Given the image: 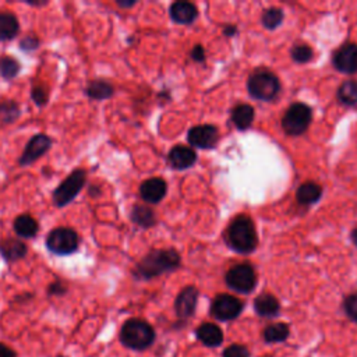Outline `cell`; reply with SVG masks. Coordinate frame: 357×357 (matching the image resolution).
<instances>
[{"mask_svg": "<svg viewBox=\"0 0 357 357\" xmlns=\"http://www.w3.org/2000/svg\"><path fill=\"white\" fill-rule=\"evenodd\" d=\"M179 263L180 257L176 250H153L136 265L133 275L137 279H153L161 274L173 271Z\"/></svg>", "mask_w": 357, "mask_h": 357, "instance_id": "obj_1", "label": "cell"}, {"mask_svg": "<svg viewBox=\"0 0 357 357\" xmlns=\"http://www.w3.org/2000/svg\"><path fill=\"white\" fill-rule=\"evenodd\" d=\"M227 245L237 253H252L259 243L254 223L247 216L236 218L226 233Z\"/></svg>", "mask_w": 357, "mask_h": 357, "instance_id": "obj_2", "label": "cell"}, {"mask_svg": "<svg viewBox=\"0 0 357 357\" xmlns=\"http://www.w3.org/2000/svg\"><path fill=\"white\" fill-rule=\"evenodd\" d=\"M155 340V331L147 321L141 318L128 320L121 329V342L132 350H146Z\"/></svg>", "mask_w": 357, "mask_h": 357, "instance_id": "obj_3", "label": "cell"}, {"mask_svg": "<svg viewBox=\"0 0 357 357\" xmlns=\"http://www.w3.org/2000/svg\"><path fill=\"white\" fill-rule=\"evenodd\" d=\"M80 245H81L80 234L74 229L66 227V226L52 229L48 233L45 241V246L48 252L59 257H67L74 254L76 252H78Z\"/></svg>", "mask_w": 357, "mask_h": 357, "instance_id": "obj_4", "label": "cell"}, {"mask_svg": "<svg viewBox=\"0 0 357 357\" xmlns=\"http://www.w3.org/2000/svg\"><path fill=\"white\" fill-rule=\"evenodd\" d=\"M87 184V171L77 168L74 169L52 193V201L55 207L64 208L70 205L81 190Z\"/></svg>", "mask_w": 357, "mask_h": 357, "instance_id": "obj_5", "label": "cell"}, {"mask_svg": "<svg viewBox=\"0 0 357 357\" xmlns=\"http://www.w3.org/2000/svg\"><path fill=\"white\" fill-rule=\"evenodd\" d=\"M249 92L260 101L274 99L281 88L279 80L270 71H257L249 80Z\"/></svg>", "mask_w": 357, "mask_h": 357, "instance_id": "obj_6", "label": "cell"}, {"mask_svg": "<svg viewBox=\"0 0 357 357\" xmlns=\"http://www.w3.org/2000/svg\"><path fill=\"white\" fill-rule=\"evenodd\" d=\"M310 122L311 109L304 103H295L286 110L282 119V128L290 136H300L307 130Z\"/></svg>", "mask_w": 357, "mask_h": 357, "instance_id": "obj_7", "label": "cell"}, {"mask_svg": "<svg viewBox=\"0 0 357 357\" xmlns=\"http://www.w3.org/2000/svg\"><path fill=\"white\" fill-rule=\"evenodd\" d=\"M226 284L236 292L250 293L257 285L256 271L249 264L236 265L226 274Z\"/></svg>", "mask_w": 357, "mask_h": 357, "instance_id": "obj_8", "label": "cell"}, {"mask_svg": "<svg viewBox=\"0 0 357 357\" xmlns=\"http://www.w3.org/2000/svg\"><path fill=\"white\" fill-rule=\"evenodd\" d=\"M53 146V140L45 134V133H38L34 137L30 139L27 143L21 157L19 158V166L20 168H28L37 161H40L42 157H45Z\"/></svg>", "mask_w": 357, "mask_h": 357, "instance_id": "obj_9", "label": "cell"}, {"mask_svg": "<svg viewBox=\"0 0 357 357\" xmlns=\"http://www.w3.org/2000/svg\"><path fill=\"white\" fill-rule=\"evenodd\" d=\"M212 315L219 321H232L243 311V303L230 295H219L212 303Z\"/></svg>", "mask_w": 357, "mask_h": 357, "instance_id": "obj_10", "label": "cell"}, {"mask_svg": "<svg viewBox=\"0 0 357 357\" xmlns=\"http://www.w3.org/2000/svg\"><path fill=\"white\" fill-rule=\"evenodd\" d=\"M28 246L19 237H6L0 241V256L6 263H17L27 257Z\"/></svg>", "mask_w": 357, "mask_h": 357, "instance_id": "obj_11", "label": "cell"}, {"mask_svg": "<svg viewBox=\"0 0 357 357\" xmlns=\"http://www.w3.org/2000/svg\"><path fill=\"white\" fill-rule=\"evenodd\" d=\"M335 67L342 73H356L357 71V45L346 44L333 56Z\"/></svg>", "mask_w": 357, "mask_h": 357, "instance_id": "obj_12", "label": "cell"}, {"mask_svg": "<svg viewBox=\"0 0 357 357\" xmlns=\"http://www.w3.org/2000/svg\"><path fill=\"white\" fill-rule=\"evenodd\" d=\"M166 190H168V186H166L165 180H162L159 177H151L141 183L140 195H141L143 201H146L148 204H158L159 201H162L165 198Z\"/></svg>", "mask_w": 357, "mask_h": 357, "instance_id": "obj_13", "label": "cell"}, {"mask_svg": "<svg viewBox=\"0 0 357 357\" xmlns=\"http://www.w3.org/2000/svg\"><path fill=\"white\" fill-rule=\"evenodd\" d=\"M218 140V132L214 126H197L189 132V143L197 148H212Z\"/></svg>", "mask_w": 357, "mask_h": 357, "instance_id": "obj_14", "label": "cell"}, {"mask_svg": "<svg viewBox=\"0 0 357 357\" xmlns=\"http://www.w3.org/2000/svg\"><path fill=\"white\" fill-rule=\"evenodd\" d=\"M197 300H198V292L195 288L189 286V288L183 289L175 303L176 314L179 315V318H182V320L190 318L194 314Z\"/></svg>", "mask_w": 357, "mask_h": 357, "instance_id": "obj_15", "label": "cell"}, {"mask_svg": "<svg viewBox=\"0 0 357 357\" xmlns=\"http://www.w3.org/2000/svg\"><path fill=\"white\" fill-rule=\"evenodd\" d=\"M84 94L87 95V98L92 101H106L113 96L114 88L107 80L94 78L87 82L84 88Z\"/></svg>", "mask_w": 357, "mask_h": 357, "instance_id": "obj_16", "label": "cell"}, {"mask_svg": "<svg viewBox=\"0 0 357 357\" xmlns=\"http://www.w3.org/2000/svg\"><path fill=\"white\" fill-rule=\"evenodd\" d=\"M13 229L19 239H34L40 232V223L34 216L23 214L15 219Z\"/></svg>", "mask_w": 357, "mask_h": 357, "instance_id": "obj_17", "label": "cell"}, {"mask_svg": "<svg viewBox=\"0 0 357 357\" xmlns=\"http://www.w3.org/2000/svg\"><path fill=\"white\" fill-rule=\"evenodd\" d=\"M168 159H169V164L172 168L182 171V169L190 168L195 162L197 155H195L194 150H191L190 147L177 146L171 150Z\"/></svg>", "mask_w": 357, "mask_h": 357, "instance_id": "obj_18", "label": "cell"}, {"mask_svg": "<svg viewBox=\"0 0 357 357\" xmlns=\"http://www.w3.org/2000/svg\"><path fill=\"white\" fill-rule=\"evenodd\" d=\"M19 34V19L12 12H0V42L13 41Z\"/></svg>", "mask_w": 357, "mask_h": 357, "instance_id": "obj_19", "label": "cell"}, {"mask_svg": "<svg viewBox=\"0 0 357 357\" xmlns=\"http://www.w3.org/2000/svg\"><path fill=\"white\" fill-rule=\"evenodd\" d=\"M197 338L208 347H216L223 342V332L222 329L212 322L201 324L195 331Z\"/></svg>", "mask_w": 357, "mask_h": 357, "instance_id": "obj_20", "label": "cell"}, {"mask_svg": "<svg viewBox=\"0 0 357 357\" xmlns=\"http://www.w3.org/2000/svg\"><path fill=\"white\" fill-rule=\"evenodd\" d=\"M21 116L20 105L13 99L0 101V129L15 125Z\"/></svg>", "mask_w": 357, "mask_h": 357, "instance_id": "obj_21", "label": "cell"}, {"mask_svg": "<svg viewBox=\"0 0 357 357\" xmlns=\"http://www.w3.org/2000/svg\"><path fill=\"white\" fill-rule=\"evenodd\" d=\"M171 17L177 24H190L197 17V9L189 2H176L171 6Z\"/></svg>", "mask_w": 357, "mask_h": 357, "instance_id": "obj_22", "label": "cell"}, {"mask_svg": "<svg viewBox=\"0 0 357 357\" xmlns=\"http://www.w3.org/2000/svg\"><path fill=\"white\" fill-rule=\"evenodd\" d=\"M232 121L237 129H249L254 121V109L250 105H237L232 110Z\"/></svg>", "mask_w": 357, "mask_h": 357, "instance_id": "obj_23", "label": "cell"}, {"mask_svg": "<svg viewBox=\"0 0 357 357\" xmlns=\"http://www.w3.org/2000/svg\"><path fill=\"white\" fill-rule=\"evenodd\" d=\"M254 308L261 317H275L279 313V302L272 295H261L254 300Z\"/></svg>", "mask_w": 357, "mask_h": 357, "instance_id": "obj_24", "label": "cell"}, {"mask_svg": "<svg viewBox=\"0 0 357 357\" xmlns=\"http://www.w3.org/2000/svg\"><path fill=\"white\" fill-rule=\"evenodd\" d=\"M130 218L133 220V223H136L140 227H151L155 225L157 219H155V214L154 211L147 207V205H134L130 214Z\"/></svg>", "mask_w": 357, "mask_h": 357, "instance_id": "obj_25", "label": "cell"}, {"mask_svg": "<svg viewBox=\"0 0 357 357\" xmlns=\"http://www.w3.org/2000/svg\"><path fill=\"white\" fill-rule=\"evenodd\" d=\"M21 73V63L10 56V55H3L0 56V77L6 81H10L16 78Z\"/></svg>", "mask_w": 357, "mask_h": 357, "instance_id": "obj_26", "label": "cell"}, {"mask_svg": "<svg viewBox=\"0 0 357 357\" xmlns=\"http://www.w3.org/2000/svg\"><path fill=\"white\" fill-rule=\"evenodd\" d=\"M321 193L322 191H321V187L318 184L308 182V183H304L299 187L296 197H297V201L300 204L308 205V204L317 202L321 198Z\"/></svg>", "mask_w": 357, "mask_h": 357, "instance_id": "obj_27", "label": "cell"}, {"mask_svg": "<svg viewBox=\"0 0 357 357\" xmlns=\"http://www.w3.org/2000/svg\"><path fill=\"white\" fill-rule=\"evenodd\" d=\"M289 325L284 322H277L272 325H268L264 329V339L268 343H279L289 338Z\"/></svg>", "mask_w": 357, "mask_h": 357, "instance_id": "obj_28", "label": "cell"}, {"mask_svg": "<svg viewBox=\"0 0 357 357\" xmlns=\"http://www.w3.org/2000/svg\"><path fill=\"white\" fill-rule=\"evenodd\" d=\"M338 98L345 105H356L357 103V82L346 81L339 87Z\"/></svg>", "mask_w": 357, "mask_h": 357, "instance_id": "obj_29", "label": "cell"}, {"mask_svg": "<svg viewBox=\"0 0 357 357\" xmlns=\"http://www.w3.org/2000/svg\"><path fill=\"white\" fill-rule=\"evenodd\" d=\"M31 99L38 107H44L49 102V88L44 84L33 85L31 88Z\"/></svg>", "mask_w": 357, "mask_h": 357, "instance_id": "obj_30", "label": "cell"}, {"mask_svg": "<svg viewBox=\"0 0 357 357\" xmlns=\"http://www.w3.org/2000/svg\"><path fill=\"white\" fill-rule=\"evenodd\" d=\"M263 24L268 28V30H274V28H277V27H279L281 26V23H282V20H284V13H282V10H279V9H268V10H265L264 12V15H263Z\"/></svg>", "mask_w": 357, "mask_h": 357, "instance_id": "obj_31", "label": "cell"}, {"mask_svg": "<svg viewBox=\"0 0 357 357\" xmlns=\"http://www.w3.org/2000/svg\"><path fill=\"white\" fill-rule=\"evenodd\" d=\"M292 58L295 62L297 63H306L308 60H311L313 58V51L310 46L307 45H296L292 49Z\"/></svg>", "mask_w": 357, "mask_h": 357, "instance_id": "obj_32", "label": "cell"}, {"mask_svg": "<svg viewBox=\"0 0 357 357\" xmlns=\"http://www.w3.org/2000/svg\"><path fill=\"white\" fill-rule=\"evenodd\" d=\"M41 46V41L35 34H27L20 41V49L24 52H34Z\"/></svg>", "mask_w": 357, "mask_h": 357, "instance_id": "obj_33", "label": "cell"}, {"mask_svg": "<svg viewBox=\"0 0 357 357\" xmlns=\"http://www.w3.org/2000/svg\"><path fill=\"white\" fill-rule=\"evenodd\" d=\"M223 357H250V351L243 345H230L225 349Z\"/></svg>", "mask_w": 357, "mask_h": 357, "instance_id": "obj_34", "label": "cell"}, {"mask_svg": "<svg viewBox=\"0 0 357 357\" xmlns=\"http://www.w3.org/2000/svg\"><path fill=\"white\" fill-rule=\"evenodd\" d=\"M345 311L350 320L357 321V292L351 293L345 300Z\"/></svg>", "mask_w": 357, "mask_h": 357, "instance_id": "obj_35", "label": "cell"}, {"mask_svg": "<svg viewBox=\"0 0 357 357\" xmlns=\"http://www.w3.org/2000/svg\"><path fill=\"white\" fill-rule=\"evenodd\" d=\"M66 293H67V286L60 279H56L55 282H52L48 286V295L49 296H63Z\"/></svg>", "mask_w": 357, "mask_h": 357, "instance_id": "obj_36", "label": "cell"}, {"mask_svg": "<svg viewBox=\"0 0 357 357\" xmlns=\"http://www.w3.org/2000/svg\"><path fill=\"white\" fill-rule=\"evenodd\" d=\"M0 357H17L16 351L5 343H0Z\"/></svg>", "mask_w": 357, "mask_h": 357, "instance_id": "obj_37", "label": "cell"}, {"mask_svg": "<svg viewBox=\"0 0 357 357\" xmlns=\"http://www.w3.org/2000/svg\"><path fill=\"white\" fill-rule=\"evenodd\" d=\"M193 59L194 60H197V62H201V60H204V56H205V52H204V49H202V46H200V45H197L194 49H193Z\"/></svg>", "mask_w": 357, "mask_h": 357, "instance_id": "obj_38", "label": "cell"}, {"mask_svg": "<svg viewBox=\"0 0 357 357\" xmlns=\"http://www.w3.org/2000/svg\"><path fill=\"white\" fill-rule=\"evenodd\" d=\"M116 5L122 9H130V8L136 6V2H122V0H117Z\"/></svg>", "mask_w": 357, "mask_h": 357, "instance_id": "obj_39", "label": "cell"}, {"mask_svg": "<svg viewBox=\"0 0 357 357\" xmlns=\"http://www.w3.org/2000/svg\"><path fill=\"white\" fill-rule=\"evenodd\" d=\"M26 5H28V6H31V8H44V6H46L48 3L46 2H26Z\"/></svg>", "mask_w": 357, "mask_h": 357, "instance_id": "obj_40", "label": "cell"}, {"mask_svg": "<svg viewBox=\"0 0 357 357\" xmlns=\"http://www.w3.org/2000/svg\"><path fill=\"white\" fill-rule=\"evenodd\" d=\"M351 241H353L354 246H357V229H354V230L351 232Z\"/></svg>", "mask_w": 357, "mask_h": 357, "instance_id": "obj_41", "label": "cell"}]
</instances>
